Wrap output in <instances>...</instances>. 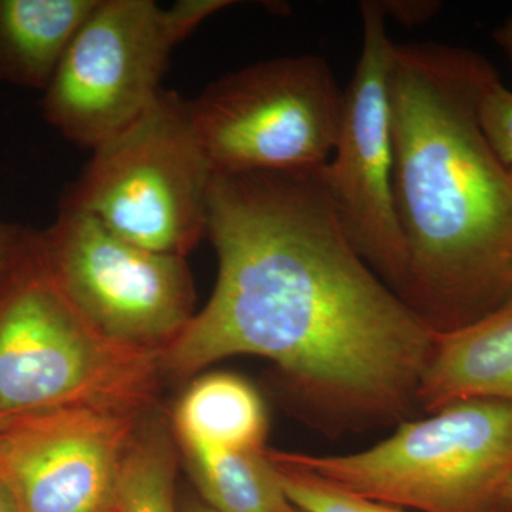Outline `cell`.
Returning <instances> with one entry per match:
<instances>
[{
    "instance_id": "obj_13",
    "label": "cell",
    "mask_w": 512,
    "mask_h": 512,
    "mask_svg": "<svg viewBox=\"0 0 512 512\" xmlns=\"http://www.w3.org/2000/svg\"><path fill=\"white\" fill-rule=\"evenodd\" d=\"M181 447L211 450L265 448L266 413L254 386L231 373L198 377L174 410Z\"/></svg>"
},
{
    "instance_id": "obj_16",
    "label": "cell",
    "mask_w": 512,
    "mask_h": 512,
    "mask_svg": "<svg viewBox=\"0 0 512 512\" xmlns=\"http://www.w3.org/2000/svg\"><path fill=\"white\" fill-rule=\"evenodd\" d=\"M272 461L278 467L289 503L303 512H412L350 493L298 468Z\"/></svg>"
},
{
    "instance_id": "obj_25",
    "label": "cell",
    "mask_w": 512,
    "mask_h": 512,
    "mask_svg": "<svg viewBox=\"0 0 512 512\" xmlns=\"http://www.w3.org/2000/svg\"><path fill=\"white\" fill-rule=\"evenodd\" d=\"M285 512H303L302 510H299V508H296V507H293V505H289V508L288 510H286Z\"/></svg>"
},
{
    "instance_id": "obj_2",
    "label": "cell",
    "mask_w": 512,
    "mask_h": 512,
    "mask_svg": "<svg viewBox=\"0 0 512 512\" xmlns=\"http://www.w3.org/2000/svg\"><path fill=\"white\" fill-rule=\"evenodd\" d=\"M498 77L463 47L394 49L393 187L406 249L397 295L436 332L512 302V175L480 121Z\"/></svg>"
},
{
    "instance_id": "obj_20",
    "label": "cell",
    "mask_w": 512,
    "mask_h": 512,
    "mask_svg": "<svg viewBox=\"0 0 512 512\" xmlns=\"http://www.w3.org/2000/svg\"><path fill=\"white\" fill-rule=\"evenodd\" d=\"M0 512H25L15 488L2 473H0Z\"/></svg>"
},
{
    "instance_id": "obj_11",
    "label": "cell",
    "mask_w": 512,
    "mask_h": 512,
    "mask_svg": "<svg viewBox=\"0 0 512 512\" xmlns=\"http://www.w3.org/2000/svg\"><path fill=\"white\" fill-rule=\"evenodd\" d=\"M466 399L512 404V302L450 332H437L416 402L426 412Z\"/></svg>"
},
{
    "instance_id": "obj_14",
    "label": "cell",
    "mask_w": 512,
    "mask_h": 512,
    "mask_svg": "<svg viewBox=\"0 0 512 512\" xmlns=\"http://www.w3.org/2000/svg\"><path fill=\"white\" fill-rule=\"evenodd\" d=\"M202 503L215 512H285L288 498L265 448L211 450L184 447Z\"/></svg>"
},
{
    "instance_id": "obj_3",
    "label": "cell",
    "mask_w": 512,
    "mask_h": 512,
    "mask_svg": "<svg viewBox=\"0 0 512 512\" xmlns=\"http://www.w3.org/2000/svg\"><path fill=\"white\" fill-rule=\"evenodd\" d=\"M163 373L164 353L113 342L74 311L32 231L0 296V416L60 409L147 414Z\"/></svg>"
},
{
    "instance_id": "obj_18",
    "label": "cell",
    "mask_w": 512,
    "mask_h": 512,
    "mask_svg": "<svg viewBox=\"0 0 512 512\" xmlns=\"http://www.w3.org/2000/svg\"><path fill=\"white\" fill-rule=\"evenodd\" d=\"M30 235L32 229L6 221L0 215V296L28 247Z\"/></svg>"
},
{
    "instance_id": "obj_15",
    "label": "cell",
    "mask_w": 512,
    "mask_h": 512,
    "mask_svg": "<svg viewBox=\"0 0 512 512\" xmlns=\"http://www.w3.org/2000/svg\"><path fill=\"white\" fill-rule=\"evenodd\" d=\"M174 478L170 436L144 419L121 474L117 512H175Z\"/></svg>"
},
{
    "instance_id": "obj_4",
    "label": "cell",
    "mask_w": 512,
    "mask_h": 512,
    "mask_svg": "<svg viewBox=\"0 0 512 512\" xmlns=\"http://www.w3.org/2000/svg\"><path fill=\"white\" fill-rule=\"evenodd\" d=\"M326 483L403 510L512 512V404L466 399L409 421L389 439L348 456L268 451Z\"/></svg>"
},
{
    "instance_id": "obj_19",
    "label": "cell",
    "mask_w": 512,
    "mask_h": 512,
    "mask_svg": "<svg viewBox=\"0 0 512 512\" xmlns=\"http://www.w3.org/2000/svg\"><path fill=\"white\" fill-rule=\"evenodd\" d=\"M384 16L387 19L392 18L396 22L404 23V25H419L426 22L436 15L437 10L441 8L439 2H424V0H406V2H379Z\"/></svg>"
},
{
    "instance_id": "obj_10",
    "label": "cell",
    "mask_w": 512,
    "mask_h": 512,
    "mask_svg": "<svg viewBox=\"0 0 512 512\" xmlns=\"http://www.w3.org/2000/svg\"><path fill=\"white\" fill-rule=\"evenodd\" d=\"M147 414L60 409L0 430V473L25 512H117L121 474Z\"/></svg>"
},
{
    "instance_id": "obj_6",
    "label": "cell",
    "mask_w": 512,
    "mask_h": 512,
    "mask_svg": "<svg viewBox=\"0 0 512 512\" xmlns=\"http://www.w3.org/2000/svg\"><path fill=\"white\" fill-rule=\"evenodd\" d=\"M232 3L99 0L45 90L47 123L92 150L117 136L156 101L174 47Z\"/></svg>"
},
{
    "instance_id": "obj_26",
    "label": "cell",
    "mask_w": 512,
    "mask_h": 512,
    "mask_svg": "<svg viewBox=\"0 0 512 512\" xmlns=\"http://www.w3.org/2000/svg\"><path fill=\"white\" fill-rule=\"evenodd\" d=\"M508 168H510L511 175H512V164H511V165H510V167H508Z\"/></svg>"
},
{
    "instance_id": "obj_24",
    "label": "cell",
    "mask_w": 512,
    "mask_h": 512,
    "mask_svg": "<svg viewBox=\"0 0 512 512\" xmlns=\"http://www.w3.org/2000/svg\"><path fill=\"white\" fill-rule=\"evenodd\" d=\"M10 420H12V419H9V417L0 416V430H2L3 427H5L6 424H8Z\"/></svg>"
},
{
    "instance_id": "obj_9",
    "label": "cell",
    "mask_w": 512,
    "mask_h": 512,
    "mask_svg": "<svg viewBox=\"0 0 512 512\" xmlns=\"http://www.w3.org/2000/svg\"><path fill=\"white\" fill-rule=\"evenodd\" d=\"M362 50L348 89L338 143L319 177L357 252L394 292L406 249L394 202L390 74L396 43L379 2H363Z\"/></svg>"
},
{
    "instance_id": "obj_5",
    "label": "cell",
    "mask_w": 512,
    "mask_h": 512,
    "mask_svg": "<svg viewBox=\"0 0 512 512\" xmlns=\"http://www.w3.org/2000/svg\"><path fill=\"white\" fill-rule=\"evenodd\" d=\"M212 180L190 101L161 90L143 116L94 148L63 202L131 244L185 258L208 235Z\"/></svg>"
},
{
    "instance_id": "obj_12",
    "label": "cell",
    "mask_w": 512,
    "mask_h": 512,
    "mask_svg": "<svg viewBox=\"0 0 512 512\" xmlns=\"http://www.w3.org/2000/svg\"><path fill=\"white\" fill-rule=\"evenodd\" d=\"M99 0H0V83L45 92Z\"/></svg>"
},
{
    "instance_id": "obj_1",
    "label": "cell",
    "mask_w": 512,
    "mask_h": 512,
    "mask_svg": "<svg viewBox=\"0 0 512 512\" xmlns=\"http://www.w3.org/2000/svg\"><path fill=\"white\" fill-rule=\"evenodd\" d=\"M208 237L217 284L165 373L259 356L346 412L389 419L416 402L437 332L357 252L319 170L214 175Z\"/></svg>"
},
{
    "instance_id": "obj_7",
    "label": "cell",
    "mask_w": 512,
    "mask_h": 512,
    "mask_svg": "<svg viewBox=\"0 0 512 512\" xmlns=\"http://www.w3.org/2000/svg\"><path fill=\"white\" fill-rule=\"evenodd\" d=\"M190 111L214 175L312 173L338 143L343 92L322 56L278 57L225 74Z\"/></svg>"
},
{
    "instance_id": "obj_8",
    "label": "cell",
    "mask_w": 512,
    "mask_h": 512,
    "mask_svg": "<svg viewBox=\"0 0 512 512\" xmlns=\"http://www.w3.org/2000/svg\"><path fill=\"white\" fill-rule=\"evenodd\" d=\"M37 235L59 291L107 339L164 353L194 318V285L184 256L131 244L66 202Z\"/></svg>"
},
{
    "instance_id": "obj_22",
    "label": "cell",
    "mask_w": 512,
    "mask_h": 512,
    "mask_svg": "<svg viewBox=\"0 0 512 512\" xmlns=\"http://www.w3.org/2000/svg\"><path fill=\"white\" fill-rule=\"evenodd\" d=\"M503 497L505 505L512 511V474L505 483Z\"/></svg>"
},
{
    "instance_id": "obj_23",
    "label": "cell",
    "mask_w": 512,
    "mask_h": 512,
    "mask_svg": "<svg viewBox=\"0 0 512 512\" xmlns=\"http://www.w3.org/2000/svg\"><path fill=\"white\" fill-rule=\"evenodd\" d=\"M185 512H215L212 511L208 505H205L204 503H200V501H195V503H192L188 505L187 510Z\"/></svg>"
},
{
    "instance_id": "obj_17",
    "label": "cell",
    "mask_w": 512,
    "mask_h": 512,
    "mask_svg": "<svg viewBox=\"0 0 512 512\" xmlns=\"http://www.w3.org/2000/svg\"><path fill=\"white\" fill-rule=\"evenodd\" d=\"M480 121L485 137L505 165L512 164V90L500 77L491 83L480 104Z\"/></svg>"
},
{
    "instance_id": "obj_21",
    "label": "cell",
    "mask_w": 512,
    "mask_h": 512,
    "mask_svg": "<svg viewBox=\"0 0 512 512\" xmlns=\"http://www.w3.org/2000/svg\"><path fill=\"white\" fill-rule=\"evenodd\" d=\"M494 42L500 46V49L508 57L512 66V16L507 22H504V25L495 29Z\"/></svg>"
}]
</instances>
